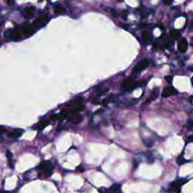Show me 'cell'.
<instances>
[{
  "instance_id": "obj_1",
  "label": "cell",
  "mask_w": 193,
  "mask_h": 193,
  "mask_svg": "<svg viewBox=\"0 0 193 193\" xmlns=\"http://www.w3.org/2000/svg\"><path fill=\"white\" fill-rule=\"evenodd\" d=\"M187 182H188V180H186V179H184V178L177 179V180H174V181L172 182V183H170L168 188V191L171 192L180 193L182 186H184V184H186Z\"/></svg>"
},
{
  "instance_id": "obj_2",
  "label": "cell",
  "mask_w": 193,
  "mask_h": 193,
  "mask_svg": "<svg viewBox=\"0 0 193 193\" xmlns=\"http://www.w3.org/2000/svg\"><path fill=\"white\" fill-rule=\"evenodd\" d=\"M39 170L45 174V177H49L52 174L53 167L50 161H44L39 165Z\"/></svg>"
},
{
  "instance_id": "obj_3",
  "label": "cell",
  "mask_w": 193,
  "mask_h": 193,
  "mask_svg": "<svg viewBox=\"0 0 193 193\" xmlns=\"http://www.w3.org/2000/svg\"><path fill=\"white\" fill-rule=\"evenodd\" d=\"M50 20V17L47 15H43L42 16H39L33 21V26L35 29H39L43 26H45Z\"/></svg>"
},
{
  "instance_id": "obj_4",
  "label": "cell",
  "mask_w": 193,
  "mask_h": 193,
  "mask_svg": "<svg viewBox=\"0 0 193 193\" xmlns=\"http://www.w3.org/2000/svg\"><path fill=\"white\" fill-rule=\"evenodd\" d=\"M138 84L137 82H135L134 80L131 79H128L125 80L124 82L121 84V88L126 91H131L134 89L135 88H137Z\"/></svg>"
},
{
  "instance_id": "obj_5",
  "label": "cell",
  "mask_w": 193,
  "mask_h": 193,
  "mask_svg": "<svg viewBox=\"0 0 193 193\" xmlns=\"http://www.w3.org/2000/svg\"><path fill=\"white\" fill-rule=\"evenodd\" d=\"M121 185L118 184V183H115L113 184V186H110L108 189H105V188H100L99 189L100 193H121Z\"/></svg>"
},
{
  "instance_id": "obj_6",
  "label": "cell",
  "mask_w": 193,
  "mask_h": 193,
  "mask_svg": "<svg viewBox=\"0 0 193 193\" xmlns=\"http://www.w3.org/2000/svg\"><path fill=\"white\" fill-rule=\"evenodd\" d=\"M149 65V61L148 59H143L134 66L132 72L133 73H139L141 71H143V69H145Z\"/></svg>"
},
{
  "instance_id": "obj_7",
  "label": "cell",
  "mask_w": 193,
  "mask_h": 193,
  "mask_svg": "<svg viewBox=\"0 0 193 193\" xmlns=\"http://www.w3.org/2000/svg\"><path fill=\"white\" fill-rule=\"evenodd\" d=\"M177 94V91L174 88L173 86H167L163 90L162 93H161V96L164 98L169 97L170 96L175 95Z\"/></svg>"
},
{
  "instance_id": "obj_8",
  "label": "cell",
  "mask_w": 193,
  "mask_h": 193,
  "mask_svg": "<svg viewBox=\"0 0 193 193\" xmlns=\"http://www.w3.org/2000/svg\"><path fill=\"white\" fill-rule=\"evenodd\" d=\"M35 29L33 25H30V23H24L22 26V32L26 36H32L33 33H35Z\"/></svg>"
},
{
  "instance_id": "obj_9",
  "label": "cell",
  "mask_w": 193,
  "mask_h": 193,
  "mask_svg": "<svg viewBox=\"0 0 193 193\" xmlns=\"http://www.w3.org/2000/svg\"><path fill=\"white\" fill-rule=\"evenodd\" d=\"M188 48V42L185 38H181L177 44V49L181 53H185Z\"/></svg>"
},
{
  "instance_id": "obj_10",
  "label": "cell",
  "mask_w": 193,
  "mask_h": 193,
  "mask_svg": "<svg viewBox=\"0 0 193 193\" xmlns=\"http://www.w3.org/2000/svg\"><path fill=\"white\" fill-rule=\"evenodd\" d=\"M67 118L69 121L74 123V124H79L83 120V117L82 115H79V114H74V113H70Z\"/></svg>"
},
{
  "instance_id": "obj_11",
  "label": "cell",
  "mask_w": 193,
  "mask_h": 193,
  "mask_svg": "<svg viewBox=\"0 0 193 193\" xmlns=\"http://www.w3.org/2000/svg\"><path fill=\"white\" fill-rule=\"evenodd\" d=\"M35 11H36V9H35L34 6H29V7H26L23 9L22 15L25 18H30L34 15Z\"/></svg>"
},
{
  "instance_id": "obj_12",
  "label": "cell",
  "mask_w": 193,
  "mask_h": 193,
  "mask_svg": "<svg viewBox=\"0 0 193 193\" xmlns=\"http://www.w3.org/2000/svg\"><path fill=\"white\" fill-rule=\"evenodd\" d=\"M23 130L22 129H15L13 130L12 131L9 132V134H8V137H11V138L14 139H17L20 137V136L23 134Z\"/></svg>"
},
{
  "instance_id": "obj_13",
  "label": "cell",
  "mask_w": 193,
  "mask_h": 193,
  "mask_svg": "<svg viewBox=\"0 0 193 193\" xmlns=\"http://www.w3.org/2000/svg\"><path fill=\"white\" fill-rule=\"evenodd\" d=\"M142 40L145 44H149L152 41V34L149 30H143L142 32Z\"/></svg>"
},
{
  "instance_id": "obj_14",
  "label": "cell",
  "mask_w": 193,
  "mask_h": 193,
  "mask_svg": "<svg viewBox=\"0 0 193 193\" xmlns=\"http://www.w3.org/2000/svg\"><path fill=\"white\" fill-rule=\"evenodd\" d=\"M159 88H155L152 91L149 98V99L147 100L146 101L145 104H149V103H151V101L154 100L156 99V98L158 96H159Z\"/></svg>"
},
{
  "instance_id": "obj_15",
  "label": "cell",
  "mask_w": 193,
  "mask_h": 193,
  "mask_svg": "<svg viewBox=\"0 0 193 193\" xmlns=\"http://www.w3.org/2000/svg\"><path fill=\"white\" fill-rule=\"evenodd\" d=\"M82 102V98H76V99H74L72 100L69 101V102H68V104H66V105L67 106V107H77V106H79V105H82L81 104V103Z\"/></svg>"
},
{
  "instance_id": "obj_16",
  "label": "cell",
  "mask_w": 193,
  "mask_h": 193,
  "mask_svg": "<svg viewBox=\"0 0 193 193\" xmlns=\"http://www.w3.org/2000/svg\"><path fill=\"white\" fill-rule=\"evenodd\" d=\"M9 38H10V39H12V40H19V39H21V33L18 30L12 31V32L9 34Z\"/></svg>"
},
{
  "instance_id": "obj_17",
  "label": "cell",
  "mask_w": 193,
  "mask_h": 193,
  "mask_svg": "<svg viewBox=\"0 0 193 193\" xmlns=\"http://www.w3.org/2000/svg\"><path fill=\"white\" fill-rule=\"evenodd\" d=\"M54 13L57 15H64L66 13V9H64V6H62L61 5L58 4L54 7Z\"/></svg>"
},
{
  "instance_id": "obj_18",
  "label": "cell",
  "mask_w": 193,
  "mask_h": 193,
  "mask_svg": "<svg viewBox=\"0 0 193 193\" xmlns=\"http://www.w3.org/2000/svg\"><path fill=\"white\" fill-rule=\"evenodd\" d=\"M49 125V122L48 121H41V122H39V124L36 125V129L38 130H43L44 128H45L47 127Z\"/></svg>"
},
{
  "instance_id": "obj_19",
  "label": "cell",
  "mask_w": 193,
  "mask_h": 193,
  "mask_svg": "<svg viewBox=\"0 0 193 193\" xmlns=\"http://www.w3.org/2000/svg\"><path fill=\"white\" fill-rule=\"evenodd\" d=\"M170 37L173 38L174 39H177L180 38V33L179 32L178 30H177L174 29V30H170Z\"/></svg>"
},
{
  "instance_id": "obj_20",
  "label": "cell",
  "mask_w": 193,
  "mask_h": 193,
  "mask_svg": "<svg viewBox=\"0 0 193 193\" xmlns=\"http://www.w3.org/2000/svg\"><path fill=\"white\" fill-rule=\"evenodd\" d=\"M189 161H188V160H186V159H185L184 158H183L182 156H180L177 159V163L179 164V165H183V164H186V163L189 162Z\"/></svg>"
},
{
  "instance_id": "obj_21",
  "label": "cell",
  "mask_w": 193,
  "mask_h": 193,
  "mask_svg": "<svg viewBox=\"0 0 193 193\" xmlns=\"http://www.w3.org/2000/svg\"><path fill=\"white\" fill-rule=\"evenodd\" d=\"M6 156H7V158H8V160H9V165H10V167H12V168H13V164H12V153H11L9 150H8L7 152H6Z\"/></svg>"
},
{
  "instance_id": "obj_22",
  "label": "cell",
  "mask_w": 193,
  "mask_h": 193,
  "mask_svg": "<svg viewBox=\"0 0 193 193\" xmlns=\"http://www.w3.org/2000/svg\"><path fill=\"white\" fill-rule=\"evenodd\" d=\"M143 142L146 147H152L153 144H154V142H153V140H150V139H145V140L143 139Z\"/></svg>"
},
{
  "instance_id": "obj_23",
  "label": "cell",
  "mask_w": 193,
  "mask_h": 193,
  "mask_svg": "<svg viewBox=\"0 0 193 193\" xmlns=\"http://www.w3.org/2000/svg\"><path fill=\"white\" fill-rule=\"evenodd\" d=\"M186 128H187L188 131H193V121L192 120H189L187 122V125H186Z\"/></svg>"
},
{
  "instance_id": "obj_24",
  "label": "cell",
  "mask_w": 193,
  "mask_h": 193,
  "mask_svg": "<svg viewBox=\"0 0 193 193\" xmlns=\"http://www.w3.org/2000/svg\"><path fill=\"white\" fill-rule=\"evenodd\" d=\"M84 109H85V106H82V105L77 106V107H74L73 113H78V112L82 111V110H84Z\"/></svg>"
},
{
  "instance_id": "obj_25",
  "label": "cell",
  "mask_w": 193,
  "mask_h": 193,
  "mask_svg": "<svg viewBox=\"0 0 193 193\" xmlns=\"http://www.w3.org/2000/svg\"><path fill=\"white\" fill-rule=\"evenodd\" d=\"M146 156H147V160H148L149 163H153V161H154V158H153L152 153H147V154H146Z\"/></svg>"
},
{
  "instance_id": "obj_26",
  "label": "cell",
  "mask_w": 193,
  "mask_h": 193,
  "mask_svg": "<svg viewBox=\"0 0 193 193\" xmlns=\"http://www.w3.org/2000/svg\"><path fill=\"white\" fill-rule=\"evenodd\" d=\"M165 80L167 81V82H168V83L171 84L172 81H173V77L170 76V75H167V76L165 77Z\"/></svg>"
},
{
  "instance_id": "obj_27",
  "label": "cell",
  "mask_w": 193,
  "mask_h": 193,
  "mask_svg": "<svg viewBox=\"0 0 193 193\" xmlns=\"http://www.w3.org/2000/svg\"><path fill=\"white\" fill-rule=\"evenodd\" d=\"M188 143H193V134H191L187 137Z\"/></svg>"
},
{
  "instance_id": "obj_28",
  "label": "cell",
  "mask_w": 193,
  "mask_h": 193,
  "mask_svg": "<svg viewBox=\"0 0 193 193\" xmlns=\"http://www.w3.org/2000/svg\"><path fill=\"white\" fill-rule=\"evenodd\" d=\"M138 165H139V162L136 160V159H134V160L133 161V166H134V168L136 169Z\"/></svg>"
},
{
  "instance_id": "obj_29",
  "label": "cell",
  "mask_w": 193,
  "mask_h": 193,
  "mask_svg": "<svg viewBox=\"0 0 193 193\" xmlns=\"http://www.w3.org/2000/svg\"><path fill=\"white\" fill-rule=\"evenodd\" d=\"M172 3H173V1H169V0L168 1H166V0L163 1V4L165 5H170Z\"/></svg>"
},
{
  "instance_id": "obj_30",
  "label": "cell",
  "mask_w": 193,
  "mask_h": 193,
  "mask_svg": "<svg viewBox=\"0 0 193 193\" xmlns=\"http://www.w3.org/2000/svg\"><path fill=\"white\" fill-rule=\"evenodd\" d=\"M5 132V129L3 127H2V126H0V134H4Z\"/></svg>"
},
{
  "instance_id": "obj_31",
  "label": "cell",
  "mask_w": 193,
  "mask_h": 193,
  "mask_svg": "<svg viewBox=\"0 0 193 193\" xmlns=\"http://www.w3.org/2000/svg\"><path fill=\"white\" fill-rule=\"evenodd\" d=\"M192 29H193V22H192V23H191V25H190V26H189V30H192Z\"/></svg>"
},
{
  "instance_id": "obj_32",
  "label": "cell",
  "mask_w": 193,
  "mask_h": 193,
  "mask_svg": "<svg viewBox=\"0 0 193 193\" xmlns=\"http://www.w3.org/2000/svg\"><path fill=\"white\" fill-rule=\"evenodd\" d=\"M128 15V12H125V14H124V17L125 18H126V16Z\"/></svg>"
},
{
  "instance_id": "obj_33",
  "label": "cell",
  "mask_w": 193,
  "mask_h": 193,
  "mask_svg": "<svg viewBox=\"0 0 193 193\" xmlns=\"http://www.w3.org/2000/svg\"><path fill=\"white\" fill-rule=\"evenodd\" d=\"M13 2H8V4H13Z\"/></svg>"
},
{
  "instance_id": "obj_34",
  "label": "cell",
  "mask_w": 193,
  "mask_h": 193,
  "mask_svg": "<svg viewBox=\"0 0 193 193\" xmlns=\"http://www.w3.org/2000/svg\"><path fill=\"white\" fill-rule=\"evenodd\" d=\"M191 82H192V86H193V77L192 79H191Z\"/></svg>"
}]
</instances>
